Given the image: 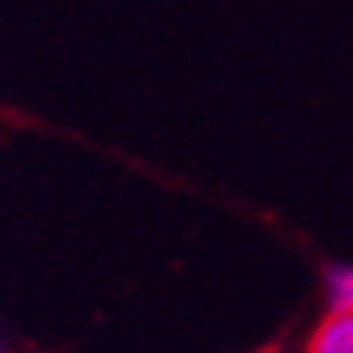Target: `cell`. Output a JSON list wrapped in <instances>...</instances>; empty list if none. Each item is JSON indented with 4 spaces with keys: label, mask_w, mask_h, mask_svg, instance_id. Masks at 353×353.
<instances>
[{
    "label": "cell",
    "mask_w": 353,
    "mask_h": 353,
    "mask_svg": "<svg viewBox=\"0 0 353 353\" xmlns=\"http://www.w3.org/2000/svg\"><path fill=\"white\" fill-rule=\"evenodd\" d=\"M307 353H353V314L328 310L310 332Z\"/></svg>",
    "instance_id": "1"
},
{
    "label": "cell",
    "mask_w": 353,
    "mask_h": 353,
    "mask_svg": "<svg viewBox=\"0 0 353 353\" xmlns=\"http://www.w3.org/2000/svg\"><path fill=\"white\" fill-rule=\"evenodd\" d=\"M325 292H328V310L353 314V263L328 267V274H325Z\"/></svg>",
    "instance_id": "2"
}]
</instances>
